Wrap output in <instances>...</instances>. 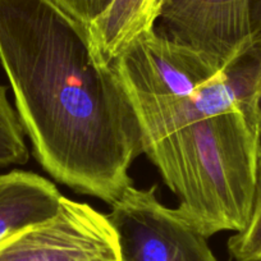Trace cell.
Instances as JSON below:
<instances>
[{
    "label": "cell",
    "instance_id": "6da1fadb",
    "mask_svg": "<svg viewBox=\"0 0 261 261\" xmlns=\"http://www.w3.org/2000/svg\"><path fill=\"white\" fill-rule=\"evenodd\" d=\"M0 63L34 155L57 182L112 205L134 185L136 117L113 63L53 0H0Z\"/></svg>",
    "mask_w": 261,
    "mask_h": 261
},
{
    "label": "cell",
    "instance_id": "7a4b0ae2",
    "mask_svg": "<svg viewBox=\"0 0 261 261\" xmlns=\"http://www.w3.org/2000/svg\"><path fill=\"white\" fill-rule=\"evenodd\" d=\"M141 150L206 238L248 223L261 154L256 120L227 71L200 53L145 32L113 62Z\"/></svg>",
    "mask_w": 261,
    "mask_h": 261
},
{
    "label": "cell",
    "instance_id": "3957f363",
    "mask_svg": "<svg viewBox=\"0 0 261 261\" xmlns=\"http://www.w3.org/2000/svg\"><path fill=\"white\" fill-rule=\"evenodd\" d=\"M122 261H219L207 238L178 207L158 200L156 186H129L107 214Z\"/></svg>",
    "mask_w": 261,
    "mask_h": 261
},
{
    "label": "cell",
    "instance_id": "277c9868",
    "mask_svg": "<svg viewBox=\"0 0 261 261\" xmlns=\"http://www.w3.org/2000/svg\"><path fill=\"white\" fill-rule=\"evenodd\" d=\"M0 261H122L107 214L64 197L57 217L0 241Z\"/></svg>",
    "mask_w": 261,
    "mask_h": 261
},
{
    "label": "cell",
    "instance_id": "5b68a950",
    "mask_svg": "<svg viewBox=\"0 0 261 261\" xmlns=\"http://www.w3.org/2000/svg\"><path fill=\"white\" fill-rule=\"evenodd\" d=\"M160 32L229 69L253 41L250 0H165Z\"/></svg>",
    "mask_w": 261,
    "mask_h": 261
},
{
    "label": "cell",
    "instance_id": "8992f818",
    "mask_svg": "<svg viewBox=\"0 0 261 261\" xmlns=\"http://www.w3.org/2000/svg\"><path fill=\"white\" fill-rule=\"evenodd\" d=\"M63 199L54 183L36 173L0 174V241L57 217Z\"/></svg>",
    "mask_w": 261,
    "mask_h": 261
},
{
    "label": "cell",
    "instance_id": "52a82bcc",
    "mask_svg": "<svg viewBox=\"0 0 261 261\" xmlns=\"http://www.w3.org/2000/svg\"><path fill=\"white\" fill-rule=\"evenodd\" d=\"M165 0H113L89 29L95 51L105 62L115 58L139 36L155 29Z\"/></svg>",
    "mask_w": 261,
    "mask_h": 261
},
{
    "label": "cell",
    "instance_id": "ba28073f",
    "mask_svg": "<svg viewBox=\"0 0 261 261\" xmlns=\"http://www.w3.org/2000/svg\"><path fill=\"white\" fill-rule=\"evenodd\" d=\"M227 72L250 108L261 135V34L253 36L247 51Z\"/></svg>",
    "mask_w": 261,
    "mask_h": 261
},
{
    "label": "cell",
    "instance_id": "9c48e42d",
    "mask_svg": "<svg viewBox=\"0 0 261 261\" xmlns=\"http://www.w3.org/2000/svg\"><path fill=\"white\" fill-rule=\"evenodd\" d=\"M24 135L18 113L7 96V87L0 85V168L29 162L30 151Z\"/></svg>",
    "mask_w": 261,
    "mask_h": 261
},
{
    "label": "cell",
    "instance_id": "30bf717a",
    "mask_svg": "<svg viewBox=\"0 0 261 261\" xmlns=\"http://www.w3.org/2000/svg\"><path fill=\"white\" fill-rule=\"evenodd\" d=\"M228 251L234 261H261V154L250 219L242 230L228 240Z\"/></svg>",
    "mask_w": 261,
    "mask_h": 261
},
{
    "label": "cell",
    "instance_id": "8fae6325",
    "mask_svg": "<svg viewBox=\"0 0 261 261\" xmlns=\"http://www.w3.org/2000/svg\"><path fill=\"white\" fill-rule=\"evenodd\" d=\"M89 31L107 12L113 0H53Z\"/></svg>",
    "mask_w": 261,
    "mask_h": 261
},
{
    "label": "cell",
    "instance_id": "7c38bea8",
    "mask_svg": "<svg viewBox=\"0 0 261 261\" xmlns=\"http://www.w3.org/2000/svg\"><path fill=\"white\" fill-rule=\"evenodd\" d=\"M251 27L253 36L261 34V0H250Z\"/></svg>",
    "mask_w": 261,
    "mask_h": 261
}]
</instances>
